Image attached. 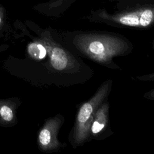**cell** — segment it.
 <instances>
[{
  "instance_id": "6da1fadb",
  "label": "cell",
  "mask_w": 154,
  "mask_h": 154,
  "mask_svg": "<svg viewBox=\"0 0 154 154\" xmlns=\"http://www.w3.org/2000/svg\"><path fill=\"white\" fill-rule=\"evenodd\" d=\"M66 48L81 58L103 67L117 70L114 59L126 56L134 49L132 43L119 33L107 31H73L65 34Z\"/></svg>"
},
{
  "instance_id": "7a4b0ae2",
  "label": "cell",
  "mask_w": 154,
  "mask_h": 154,
  "mask_svg": "<svg viewBox=\"0 0 154 154\" xmlns=\"http://www.w3.org/2000/svg\"><path fill=\"white\" fill-rule=\"evenodd\" d=\"M83 19L115 28L149 29L154 27V0H103Z\"/></svg>"
},
{
  "instance_id": "3957f363",
  "label": "cell",
  "mask_w": 154,
  "mask_h": 154,
  "mask_svg": "<svg viewBox=\"0 0 154 154\" xmlns=\"http://www.w3.org/2000/svg\"><path fill=\"white\" fill-rule=\"evenodd\" d=\"M112 88L111 79L103 81L92 97L79 106L69 135V142L73 149L90 141V128L95 113L99 106L108 99Z\"/></svg>"
},
{
  "instance_id": "277c9868",
  "label": "cell",
  "mask_w": 154,
  "mask_h": 154,
  "mask_svg": "<svg viewBox=\"0 0 154 154\" xmlns=\"http://www.w3.org/2000/svg\"><path fill=\"white\" fill-rule=\"evenodd\" d=\"M64 122V117L61 114L46 120L40 128L37 137L39 149L45 152H55L66 146L58 138L59 131Z\"/></svg>"
},
{
  "instance_id": "5b68a950",
  "label": "cell",
  "mask_w": 154,
  "mask_h": 154,
  "mask_svg": "<svg viewBox=\"0 0 154 154\" xmlns=\"http://www.w3.org/2000/svg\"><path fill=\"white\" fill-rule=\"evenodd\" d=\"M109 107V103L107 99L96 111L90 128V141L105 140L113 135L114 132L110 126Z\"/></svg>"
},
{
  "instance_id": "8992f818",
  "label": "cell",
  "mask_w": 154,
  "mask_h": 154,
  "mask_svg": "<svg viewBox=\"0 0 154 154\" xmlns=\"http://www.w3.org/2000/svg\"><path fill=\"white\" fill-rule=\"evenodd\" d=\"M76 0H49L36 4L34 8L47 15L59 16L66 11Z\"/></svg>"
},
{
  "instance_id": "52a82bcc",
  "label": "cell",
  "mask_w": 154,
  "mask_h": 154,
  "mask_svg": "<svg viewBox=\"0 0 154 154\" xmlns=\"http://www.w3.org/2000/svg\"><path fill=\"white\" fill-rule=\"evenodd\" d=\"M17 103L11 99H0V125L10 126L17 122Z\"/></svg>"
},
{
  "instance_id": "ba28073f",
  "label": "cell",
  "mask_w": 154,
  "mask_h": 154,
  "mask_svg": "<svg viewBox=\"0 0 154 154\" xmlns=\"http://www.w3.org/2000/svg\"><path fill=\"white\" fill-rule=\"evenodd\" d=\"M27 50L29 55L34 60H42L48 55V48L42 39L28 44Z\"/></svg>"
},
{
  "instance_id": "9c48e42d",
  "label": "cell",
  "mask_w": 154,
  "mask_h": 154,
  "mask_svg": "<svg viewBox=\"0 0 154 154\" xmlns=\"http://www.w3.org/2000/svg\"><path fill=\"white\" fill-rule=\"evenodd\" d=\"M135 79L140 81H146V82H153L154 81V73H149L141 76H137L134 78Z\"/></svg>"
},
{
  "instance_id": "30bf717a",
  "label": "cell",
  "mask_w": 154,
  "mask_h": 154,
  "mask_svg": "<svg viewBox=\"0 0 154 154\" xmlns=\"http://www.w3.org/2000/svg\"><path fill=\"white\" fill-rule=\"evenodd\" d=\"M5 14V8L1 4H0V32L2 31L5 25L6 17Z\"/></svg>"
},
{
  "instance_id": "8fae6325",
  "label": "cell",
  "mask_w": 154,
  "mask_h": 154,
  "mask_svg": "<svg viewBox=\"0 0 154 154\" xmlns=\"http://www.w3.org/2000/svg\"><path fill=\"white\" fill-rule=\"evenodd\" d=\"M143 97L145 99L152 100H154V88L151 89L150 90L146 92L144 94Z\"/></svg>"
},
{
  "instance_id": "7c38bea8",
  "label": "cell",
  "mask_w": 154,
  "mask_h": 154,
  "mask_svg": "<svg viewBox=\"0 0 154 154\" xmlns=\"http://www.w3.org/2000/svg\"><path fill=\"white\" fill-rule=\"evenodd\" d=\"M152 49H153V51H154V40H153L152 41Z\"/></svg>"
}]
</instances>
